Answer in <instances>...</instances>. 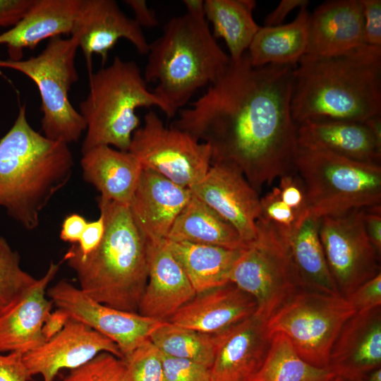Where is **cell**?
<instances>
[{"label": "cell", "instance_id": "1", "mask_svg": "<svg viewBox=\"0 0 381 381\" xmlns=\"http://www.w3.org/2000/svg\"><path fill=\"white\" fill-rule=\"evenodd\" d=\"M295 65L253 67L247 52L171 127L212 149V163H234L260 194L265 186L296 171L297 125L291 113Z\"/></svg>", "mask_w": 381, "mask_h": 381}, {"label": "cell", "instance_id": "2", "mask_svg": "<svg viewBox=\"0 0 381 381\" xmlns=\"http://www.w3.org/2000/svg\"><path fill=\"white\" fill-rule=\"evenodd\" d=\"M290 107L296 125L364 123L381 115V48L364 44L330 56L304 54L293 71Z\"/></svg>", "mask_w": 381, "mask_h": 381}, {"label": "cell", "instance_id": "3", "mask_svg": "<svg viewBox=\"0 0 381 381\" xmlns=\"http://www.w3.org/2000/svg\"><path fill=\"white\" fill-rule=\"evenodd\" d=\"M73 167L68 144L35 131L22 104L0 139V207L25 229H36L41 212L69 181Z\"/></svg>", "mask_w": 381, "mask_h": 381}, {"label": "cell", "instance_id": "4", "mask_svg": "<svg viewBox=\"0 0 381 381\" xmlns=\"http://www.w3.org/2000/svg\"><path fill=\"white\" fill-rule=\"evenodd\" d=\"M97 204L105 224L100 243L85 255L72 244L64 260L86 295L111 308L138 313L147 280L145 242L128 205L101 197Z\"/></svg>", "mask_w": 381, "mask_h": 381}, {"label": "cell", "instance_id": "5", "mask_svg": "<svg viewBox=\"0 0 381 381\" xmlns=\"http://www.w3.org/2000/svg\"><path fill=\"white\" fill-rule=\"evenodd\" d=\"M147 55L144 78L157 83L153 92L167 105L171 118L197 90L214 83L230 62L205 18L187 13L164 25Z\"/></svg>", "mask_w": 381, "mask_h": 381}, {"label": "cell", "instance_id": "6", "mask_svg": "<svg viewBox=\"0 0 381 381\" xmlns=\"http://www.w3.org/2000/svg\"><path fill=\"white\" fill-rule=\"evenodd\" d=\"M150 107L171 118L165 102L148 90L136 63L115 56L110 66L89 75V93L79 104L86 125L81 153L99 145L128 152L140 124L135 111Z\"/></svg>", "mask_w": 381, "mask_h": 381}, {"label": "cell", "instance_id": "7", "mask_svg": "<svg viewBox=\"0 0 381 381\" xmlns=\"http://www.w3.org/2000/svg\"><path fill=\"white\" fill-rule=\"evenodd\" d=\"M296 171L306 192L308 215L325 216L381 205V165L298 147Z\"/></svg>", "mask_w": 381, "mask_h": 381}, {"label": "cell", "instance_id": "8", "mask_svg": "<svg viewBox=\"0 0 381 381\" xmlns=\"http://www.w3.org/2000/svg\"><path fill=\"white\" fill-rule=\"evenodd\" d=\"M76 37L56 36L49 40L37 56L25 60L0 59V68L21 72L37 85L41 97L42 130L51 140L69 144L85 131V121L72 106L68 92L78 80L75 65L78 48Z\"/></svg>", "mask_w": 381, "mask_h": 381}, {"label": "cell", "instance_id": "9", "mask_svg": "<svg viewBox=\"0 0 381 381\" xmlns=\"http://www.w3.org/2000/svg\"><path fill=\"white\" fill-rule=\"evenodd\" d=\"M256 226L257 238L242 249L229 282L254 298L255 315L266 321L301 287L289 252L290 231L260 217Z\"/></svg>", "mask_w": 381, "mask_h": 381}, {"label": "cell", "instance_id": "10", "mask_svg": "<svg viewBox=\"0 0 381 381\" xmlns=\"http://www.w3.org/2000/svg\"><path fill=\"white\" fill-rule=\"evenodd\" d=\"M356 311L346 298L299 289L266 320L272 336L284 334L308 363L327 368L332 345Z\"/></svg>", "mask_w": 381, "mask_h": 381}, {"label": "cell", "instance_id": "11", "mask_svg": "<svg viewBox=\"0 0 381 381\" xmlns=\"http://www.w3.org/2000/svg\"><path fill=\"white\" fill-rule=\"evenodd\" d=\"M143 169H150L172 182L190 188L207 173L212 164L210 145L190 133L167 127L152 110L133 133L128 151Z\"/></svg>", "mask_w": 381, "mask_h": 381}, {"label": "cell", "instance_id": "12", "mask_svg": "<svg viewBox=\"0 0 381 381\" xmlns=\"http://www.w3.org/2000/svg\"><path fill=\"white\" fill-rule=\"evenodd\" d=\"M363 209L318 219L327 263L339 294L347 297L380 271V253L366 233Z\"/></svg>", "mask_w": 381, "mask_h": 381}, {"label": "cell", "instance_id": "13", "mask_svg": "<svg viewBox=\"0 0 381 381\" xmlns=\"http://www.w3.org/2000/svg\"><path fill=\"white\" fill-rule=\"evenodd\" d=\"M47 295L71 318L114 341L123 358L149 339L152 332L164 322L99 303L65 280L47 289Z\"/></svg>", "mask_w": 381, "mask_h": 381}, {"label": "cell", "instance_id": "14", "mask_svg": "<svg viewBox=\"0 0 381 381\" xmlns=\"http://www.w3.org/2000/svg\"><path fill=\"white\" fill-rule=\"evenodd\" d=\"M189 189L229 222L246 246L256 239L260 197L234 163L212 162L205 176Z\"/></svg>", "mask_w": 381, "mask_h": 381}, {"label": "cell", "instance_id": "15", "mask_svg": "<svg viewBox=\"0 0 381 381\" xmlns=\"http://www.w3.org/2000/svg\"><path fill=\"white\" fill-rule=\"evenodd\" d=\"M71 35L78 40L89 75L93 54L99 55L104 64L120 39L129 41L141 54H147L150 48L142 28L114 0H81Z\"/></svg>", "mask_w": 381, "mask_h": 381}, {"label": "cell", "instance_id": "16", "mask_svg": "<svg viewBox=\"0 0 381 381\" xmlns=\"http://www.w3.org/2000/svg\"><path fill=\"white\" fill-rule=\"evenodd\" d=\"M102 352L123 358L114 341L70 318L59 333L23 358L31 376L41 375L44 381H53L60 370L78 368Z\"/></svg>", "mask_w": 381, "mask_h": 381}, {"label": "cell", "instance_id": "17", "mask_svg": "<svg viewBox=\"0 0 381 381\" xmlns=\"http://www.w3.org/2000/svg\"><path fill=\"white\" fill-rule=\"evenodd\" d=\"M191 196L189 188L143 169L128 207L145 242L165 241Z\"/></svg>", "mask_w": 381, "mask_h": 381}, {"label": "cell", "instance_id": "18", "mask_svg": "<svg viewBox=\"0 0 381 381\" xmlns=\"http://www.w3.org/2000/svg\"><path fill=\"white\" fill-rule=\"evenodd\" d=\"M256 315L218 334L210 381H248L261 366L272 336Z\"/></svg>", "mask_w": 381, "mask_h": 381}, {"label": "cell", "instance_id": "19", "mask_svg": "<svg viewBox=\"0 0 381 381\" xmlns=\"http://www.w3.org/2000/svg\"><path fill=\"white\" fill-rule=\"evenodd\" d=\"M145 244L147 280L138 313L145 317L167 321L197 294L165 241Z\"/></svg>", "mask_w": 381, "mask_h": 381}, {"label": "cell", "instance_id": "20", "mask_svg": "<svg viewBox=\"0 0 381 381\" xmlns=\"http://www.w3.org/2000/svg\"><path fill=\"white\" fill-rule=\"evenodd\" d=\"M381 368V306L356 313L334 341L327 368L335 376L356 381Z\"/></svg>", "mask_w": 381, "mask_h": 381}, {"label": "cell", "instance_id": "21", "mask_svg": "<svg viewBox=\"0 0 381 381\" xmlns=\"http://www.w3.org/2000/svg\"><path fill=\"white\" fill-rule=\"evenodd\" d=\"M254 298L235 284L198 294L167 321L207 334H218L255 315Z\"/></svg>", "mask_w": 381, "mask_h": 381}, {"label": "cell", "instance_id": "22", "mask_svg": "<svg viewBox=\"0 0 381 381\" xmlns=\"http://www.w3.org/2000/svg\"><path fill=\"white\" fill-rule=\"evenodd\" d=\"M365 44L360 0H331L309 15L305 54L330 56Z\"/></svg>", "mask_w": 381, "mask_h": 381}, {"label": "cell", "instance_id": "23", "mask_svg": "<svg viewBox=\"0 0 381 381\" xmlns=\"http://www.w3.org/2000/svg\"><path fill=\"white\" fill-rule=\"evenodd\" d=\"M60 265L51 262L47 272L12 308L0 316V353H27L46 341L42 327L52 312L46 290Z\"/></svg>", "mask_w": 381, "mask_h": 381}, {"label": "cell", "instance_id": "24", "mask_svg": "<svg viewBox=\"0 0 381 381\" xmlns=\"http://www.w3.org/2000/svg\"><path fill=\"white\" fill-rule=\"evenodd\" d=\"M81 0H34L23 17L0 35L10 59L21 60L24 49H33L40 42L61 35H71Z\"/></svg>", "mask_w": 381, "mask_h": 381}, {"label": "cell", "instance_id": "25", "mask_svg": "<svg viewBox=\"0 0 381 381\" xmlns=\"http://www.w3.org/2000/svg\"><path fill=\"white\" fill-rule=\"evenodd\" d=\"M298 147L327 151L364 163L380 164L381 143L364 123L306 122L297 125Z\"/></svg>", "mask_w": 381, "mask_h": 381}, {"label": "cell", "instance_id": "26", "mask_svg": "<svg viewBox=\"0 0 381 381\" xmlns=\"http://www.w3.org/2000/svg\"><path fill=\"white\" fill-rule=\"evenodd\" d=\"M82 155L84 180L102 198L128 206L143 170L137 158L108 145L95 147Z\"/></svg>", "mask_w": 381, "mask_h": 381}, {"label": "cell", "instance_id": "27", "mask_svg": "<svg viewBox=\"0 0 381 381\" xmlns=\"http://www.w3.org/2000/svg\"><path fill=\"white\" fill-rule=\"evenodd\" d=\"M165 243L197 294L229 283L233 265L243 248L169 240Z\"/></svg>", "mask_w": 381, "mask_h": 381}, {"label": "cell", "instance_id": "28", "mask_svg": "<svg viewBox=\"0 0 381 381\" xmlns=\"http://www.w3.org/2000/svg\"><path fill=\"white\" fill-rule=\"evenodd\" d=\"M288 248L302 289L339 294L321 244L318 219L307 215L299 221L289 234Z\"/></svg>", "mask_w": 381, "mask_h": 381}, {"label": "cell", "instance_id": "29", "mask_svg": "<svg viewBox=\"0 0 381 381\" xmlns=\"http://www.w3.org/2000/svg\"><path fill=\"white\" fill-rule=\"evenodd\" d=\"M306 8H301L290 23L259 28L247 50L253 67L295 65L299 61L307 48L310 13Z\"/></svg>", "mask_w": 381, "mask_h": 381}, {"label": "cell", "instance_id": "30", "mask_svg": "<svg viewBox=\"0 0 381 381\" xmlns=\"http://www.w3.org/2000/svg\"><path fill=\"white\" fill-rule=\"evenodd\" d=\"M166 240L207 244L230 249H240L246 246L229 222L193 194L175 220Z\"/></svg>", "mask_w": 381, "mask_h": 381}, {"label": "cell", "instance_id": "31", "mask_svg": "<svg viewBox=\"0 0 381 381\" xmlns=\"http://www.w3.org/2000/svg\"><path fill=\"white\" fill-rule=\"evenodd\" d=\"M205 16L213 28L214 37L222 38L232 61L240 59L247 52L259 26L253 12V0H205Z\"/></svg>", "mask_w": 381, "mask_h": 381}, {"label": "cell", "instance_id": "32", "mask_svg": "<svg viewBox=\"0 0 381 381\" xmlns=\"http://www.w3.org/2000/svg\"><path fill=\"white\" fill-rule=\"evenodd\" d=\"M334 374L303 361L282 333L272 335L267 353L249 381H330Z\"/></svg>", "mask_w": 381, "mask_h": 381}, {"label": "cell", "instance_id": "33", "mask_svg": "<svg viewBox=\"0 0 381 381\" xmlns=\"http://www.w3.org/2000/svg\"><path fill=\"white\" fill-rule=\"evenodd\" d=\"M149 339L164 355L192 360L212 366L215 351L214 335L163 322Z\"/></svg>", "mask_w": 381, "mask_h": 381}, {"label": "cell", "instance_id": "34", "mask_svg": "<svg viewBox=\"0 0 381 381\" xmlns=\"http://www.w3.org/2000/svg\"><path fill=\"white\" fill-rule=\"evenodd\" d=\"M37 281L21 268L18 253L0 236V316L21 300Z\"/></svg>", "mask_w": 381, "mask_h": 381}, {"label": "cell", "instance_id": "35", "mask_svg": "<svg viewBox=\"0 0 381 381\" xmlns=\"http://www.w3.org/2000/svg\"><path fill=\"white\" fill-rule=\"evenodd\" d=\"M123 359L126 381H164L162 353L150 339Z\"/></svg>", "mask_w": 381, "mask_h": 381}, {"label": "cell", "instance_id": "36", "mask_svg": "<svg viewBox=\"0 0 381 381\" xmlns=\"http://www.w3.org/2000/svg\"><path fill=\"white\" fill-rule=\"evenodd\" d=\"M62 381H126L125 362L110 353L102 352L71 372Z\"/></svg>", "mask_w": 381, "mask_h": 381}, {"label": "cell", "instance_id": "37", "mask_svg": "<svg viewBox=\"0 0 381 381\" xmlns=\"http://www.w3.org/2000/svg\"><path fill=\"white\" fill-rule=\"evenodd\" d=\"M162 355L164 381H210V368L206 365L189 359Z\"/></svg>", "mask_w": 381, "mask_h": 381}, {"label": "cell", "instance_id": "38", "mask_svg": "<svg viewBox=\"0 0 381 381\" xmlns=\"http://www.w3.org/2000/svg\"><path fill=\"white\" fill-rule=\"evenodd\" d=\"M260 218L291 231L298 223L296 213L281 199L277 186L260 198Z\"/></svg>", "mask_w": 381, "mask_h": 381}, {"label": "cell", "instance_id": "39", "mask_svg": "<svg viewBox=\"0 0 381 381\" xmlns=\"http://www.w3.org/2000/svg\"><path fill=\"white\" fill-rule=\"evenodd\" d=\"M277 187L282 200L296 213L299 221L308 215L306 188L296 172L280 177Z\"/></svg>", "mask_w": 381, "mask_h": 381}, {"label": "cell", "instance_id": "40", "mask_svg": "<svg viewBox=\"0 0 381 381\" xmlns=\"http://www.w3.org/2000/svg\"><path fill=\"white\" fill-rule=\"evenodd\" d=\"M346 298L357 313L381 306V273L360 285Z\"/></svg>", "mask_w": 381, "mask_h": 381}, {"label": "cell", "instance_id": "41", "mask_svg": "<svg viewBox=\"0 0 381 381\" xmlns=\"http://www.w3.org/2000/svg\"><path fill=\"white\" fill-rule=\"evenodd\" d=\"M360 1L364 20L365 43L381 48V1Z\"/></svg>", "mask_w": 381, "mask_h": 381}, {"label": "cell", "instance_id": "42", "mask_svg": "<svg viewBox=\"0 0 381 381\" xmlns=\"http://www.w3.org/2000/svg\"><path fill=\"white\" fill-rule=\"evenodd\" d=\"M23 354L0 353V381H30L32 376L23 361Z\"/></svg>", "mask_w": 381, "mask_h": 381}, {"label": "cell", "instance_id": "43", "mask_svg": "<svg viewBox=\"0 0 381 381\" xmlns=\"http://www.w3.org/2000/svg\"><path fill=\"white\" fill-rule=\"evenodd\" d=\"M104 230V220L102 214L97 219L87 222L80 241L75 244L78 251L83 255L93 251L100 243Z\"/></svg>", "mask_w": 381, "mask_h": 381}, {"label": "cell", "instance_id": "44", "mask_svg": "<svg viewBox=\"0 0 381 381\" xmlns=\"http://www.w3.org/2000/svg\"><path fill=\"white\" fill-rule=\"evenodd\" d=\"M34 0H0V27L15 25L27 13Z\"/></svg>", "mask_w": 381, "mask_h": 381}, {"label": "cell", "instance_id": "45", "mask_svg": "<svg viewBox=\"0 0 381 381\" xmlns=\"http://www.w3.org/2000/svg\"><path fill=\"white\" fill-rule=\"evenodd\" d=\"M363 219L370 242L381 254V205L363 208Z\"/></svg>", "mask_w": 381, "mask_h": 381}, {"label": "cell", "instance_id": "46", "mask_svg": "<svg viewBox=\"0 0 381 381\" xmlns=\"http://www.w3.org/2000/svg\"><path fill=\"white\" fill-rule=\"evenodd\" d=\"M87 222L80 214H70L64 219L60 231V238L65 242L77 244L83 233Z\"/></svg>", "mask_w": 381, "mask_h": 381}, {"label": "cell", "instance_id": "47", "mask_svg": "<svg viewBox=\"0 0 381 381\" xmlns=\"http://www.w3.org/2000/svg\"><path fill=\"white\" fill-rule=\"evenodd\" d=\"M307 0H282L277 7L265 18L264 26L274 27L282 25L288 14L296 8L307 7Z\"/></svg>", "mask_w": 381, "mask_h": 381}, {"label": "cell", "instance_id": "48", "mask_svg": "<svg viewBox=\"0 0 381 381\" xmlns=\"http://www.w3.org/2000/svg\"><path fill=\"white\" fill-rule=\"evenodd\" d=\"M127 4L133 11L134 20L142 28H155L159 25V21L153 10L150 8L145 0H126Z\"/></svg>", "mask_w": 381, "mask_h": 381}, {"label": "cell", "instance_id": "49", "mask_svg": "<svg viewBox=\"0 0 381 381\" xmlns=\"http://www.w3.org/2000/svg\"><path fill=\"white\" fill-rule=\"evenodd\" d=\"M69 319L68 314L61 308L52 311L42 327V334L45 341L49 340L59 333Z\"/></svg>", "mask_w": 381, "mask_h": 381}, {"label": "cell", "instance_id": "50", "mask_svg": "<svg viewBox=\"0 0 381 381\" xmlns=\"http://www.w3.org/2000/svg\"><path fill=\"white\" fill-rule=\"evenodd\" d=\"M186 13L194 18H205V2L203 0H183Z\"/></svg>", "mask_w": 381, "mask_h": 381}, {"label": "cell", "instance_id": "51", "mask_svg": "<svg viewBox=\"0 0 381 381\" xmlns=\"http://www.w3.org/2000/svg\"><path fill=\"white\" fill-rule=\"evenodd\" d=\"M364 123L375 139L381 143V115H376L367 119Z\"/></svg>", "mask_w": 381, "mask_h": 381}, {"label": "cell", "instance_id": "52", "mask_svg": "<svg viewBox=\"0 0 381 381\" xmlns=\"http://www.w3.org/2000/svg\"><path fill=\"white\" fill-rule=\"evenodd\" d=\"M356 381H381V368L364 375Z\"/></svg>", "mask_w": 381, "mask_h": 381}, {"label": "cell", "instance_id": "53", "mask_svg": "<svg viewBox=\"0 0 381 381\" xmlns=\"http://www.w3.org/2000/svg\"><path fill=\"white\" fill-rule=\"evenodd\" d=\"M330 381H351V380H346V379H344V378H342V377H340L335 376V377H333Z\"/></svg>", "mask_w": 381, "mask_h": 381}, {"label": "cell", "instance_id": "54", "mask_svg": "<svg viewBox=\"0 0 381 381\" xmlns=\"http://www.w3.org/2000/svg\"><path fill=\"white\" fill-rule=\"evenodd\" d=\"M249 381V380H248Z\"/></svg>", "mask_w": 381, "mask_h": 381}]
</instances>
